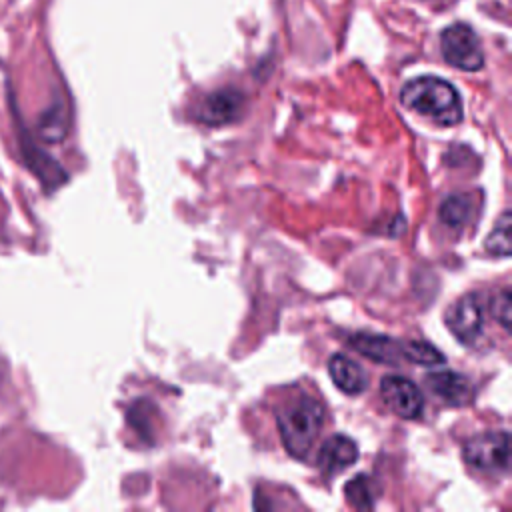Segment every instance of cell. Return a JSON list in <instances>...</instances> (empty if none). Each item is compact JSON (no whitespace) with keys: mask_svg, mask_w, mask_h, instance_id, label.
<instances>
[{"mask_svg":"<svg viewBox=\"0 0 512 512\" xmlns=\"http://www.w3.org/2000/svg\"><path fill=\"white\" fill-rule=\"evenodd\" d=\"M400 102L440 126H454L464 116L458 90L438 76H420L406 82L400 90Z\"/></svg>","mask_w":512,"mask_h":512,"instance_id":"6da1fadb","label":"cell"},{"mask_svg":"<svg viewBox=\"0 0 512 512\" xmlns=\"http://www.w3.org/2000/svg\"><path fill=\"white\" fill-rule=\"evenodd\" d=\"M322 424H324V408L320 402L312 398L296 400L278 416L282 442L294 458H304V454L314 444Z\"/></svg>","mask_w":512,"mask_h":512,"instance_id":"7a4b0ae2","label":"cell"},{"mask_svg":"<svg viewBox=\"0 0 512 512\" xmlns=\"http://www.w3.org/2000/svg\"><path fill=\"white\" fill-rule=\"evenodd\" d=\"M440 50L448 64L466 72H476L484 64L482 46L476 32L462 22H456L442 32Z\"/></svg>","mask_w":512,"mask_h":512,"instance_id":"3957f363","label":"cell"},{"mask_svg":"<svg viewBox=\"0 0 512 512\" xmlns=\"http://www.w3.org/2000/svg\"><path fill=\"white\" fill-rule=\"evenodd\" d=\"M464 460L484 472H506L510 464V436L504 430L476 434L462 448Z\"/></svg>","mask_w":512,"mask_h":512,"instance_id":"277c9868","label":"cell"},{"mask_svg":"<svg viewBox=\"0 0 512 512\" xmlns=\"http://www.w3.org/2000/svg\"><path fill=\"white\" fill-rule=\"evenodd\" d=\"M446 326L464 344H474L484 330V300L478 292H470L456 300L446 312Z\"/></svg>","mask_w":512,"mask_h":512,"instance_id":"5b68a950","label":"cell"},{"mask_svg":"<svg viewBox=\"0 0 512 512\" xmlns=\"http://www.w3.org/2000/svg\"><path fill=\"white\" fill-rule=\"evenodd\" d=\"M380 394L388 408L398 414L400 418L414 420L424 410V396L420 388L404 376L388 374L380 380Z\"/></svg>","mask_w":512,"mask_h":512,"instance_id":"8992f818","label":"cell"},{"mask_svg":"<svg viewBox=\"0 0 512 512\" xmlns=\"http://www.w3.org/2000/svg\"><path fill=\"white\" fill-rule=\"evenodd\" d=\"M242 94L234 88H220L212 94H208L202 104L198 106V120L210 126H220L236 120L242 110Z\"/></svg>","mask_w":512,"mask_h":512,"instance_id":"52a82bcc","label":"cell"},{"mask_svg":"<svg viewBox=\"0 0 512 512\" xmlns=\"http://www.w3.org/2000/svg\"><path fill=\"white\" fill-rule=\"evenodd\" d=\"M350 346L358 350L362 356L380 362V364H400L404 360V342L384 336V334H368L356 332L350 336Z\"/></svg>","mask_w":512,"mask_h":512,"instance_id":"ba28073f","label":"cell"},{"mask_svg":"<svg viewBox=\"0 0 512 512\" xmlns=\"http://www.w3.org/2000/svg\"><path fill=\"white\" fill-rule=\"evenodd\" d=\"M328 374L338 390L356 396L368 388V374L364 368L344 354H334L328 360Z\"/></svg>","mask_w":512,"mask_h":512,"instance_id":"9c48e42d","label":"cell"},{"mask_svg":"<svg viewBox=\"0 0 512 512\" xmlns=\"http://www.w3.org/2000/svg\"><path fill=\"white\" fill-rule=\"evenodd\" d=\"M426 384L440 400H444L450 406L466 404L472 394V386L468 378L452 370H438V372L426 374Z\"/></svg>","mask_w":512,"mask_h":512,"instance_id":"30bf717a","label":"cell"},{"mask_svg":"<svg viewBox=\"0 0 512 512\" xmlns=\"http://www.w3.org/2000/svg\"><path fill=\"white\" fill-rule=\"evenodd\" d=\"M356 460H358V446H356V442L350 440L348 436H342V434L330 436L320 446V452H318V466L324 472H328V474L346 470Z\"/></svg>","mask_w":512,"mask_h":512,"instance_id":"8fae6325","label":"cell"},{"mask_svg":"<svg viewBox=\"0 0 512 512\" xmlns=\"http://www.w3.org/2000/svg\"><path fill=\"white\" fill-rule=\"evenodd\" d=\"M474 212V206H472V200L464 194H452L448 196L442 204H440V210H438V216L442 220V224L450 226V228H462L468 224L470 216Z\"/></svg>","mask_w":512,"mask_h":512,"instance_id":"7c38bea8","label":"cell"},{"mask_svg":"<svg viewBox=\"0 0 512 512\" xmlns=\"http://www.w3.org/2000/svg\"><path fill=\"white\" fill-rule=\"evenodd\" d=\"M344 496L346 500L360 510L372 508L376 498H378V488L372 476L368 474H356L346 486H344Z\"/></svg>","mask_w":512,"mask_h":512,"instance_id":"4fadbf2b","label":"cell"},{"mask_svg":"<svg viewBox=\"0 0 512 512\" xmlns=\"http://www.w3.org/2000/svg\"><path fill=\"white\" fill-rule=\"evenodd\" d=\"M404 360H410V362L422 364V366H438V364L446 362L444 354L436 346H432L430 342H424V340L404 342Z\"/></svg>","mask_w":512,"mask_h":512,"instance_id":"5bb4252c","label":"cell"},{"mask_svg":"<svg viewBox=\"0 0 512 512\" xmlns=\"http://www.w3.org/2000/svg\"><path fill=\"white\" fill-rule=\"evenodd\" d=\"M66 110L58 104V106H52L50 110L44 112L42 120L38 122V132L44 140L48 142H58L66 136Z\"/></svg>","mask_w":512,"mask_h":512,"instance_id":"9a60e30c","label":"cell"},{"mask_svg":"<svg viewBox=\"0 0 512 512\" xmlns=\"http://www.w3.org/2000/svg\"><path fill=\"white\" fill-rule=\"evenodd\" d=\"M510 212H502L500 220L496 222L494 230L488 234L486 238V250L494 256H500V258H506L510 256Z\"/></svg>","mask_w":512,"mask_h":512,"instance_id":"2e32d148","label":"cell"},{"mask_svg":"<svg viewBox=\"0 0 512 512\" xmlns=\"http://www.w3.org/2000/svg\"><path fill=\"white\" fill-rule=\"evenodd\" d=\"M510 306H512V300H510L508 288H502L490 302V312L502 324L504 330L510 328Z\"/></svg>","mask_w":512,"mask_h":512,"instance_id":"e0dca14e","label":"cell"}]
</instances>
